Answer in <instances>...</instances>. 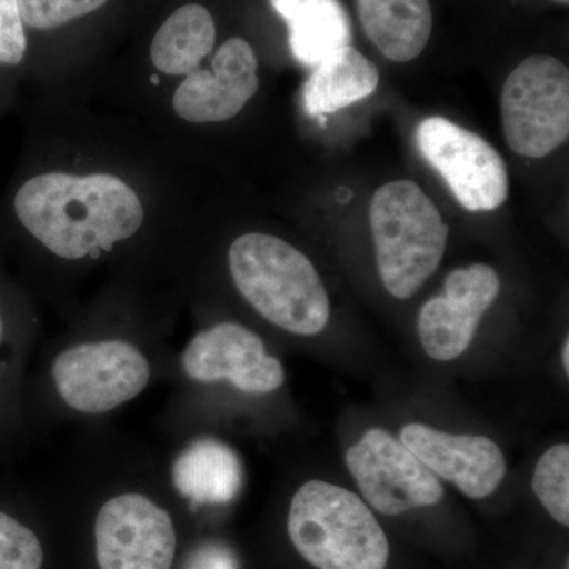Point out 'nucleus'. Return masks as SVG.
I'll use <instances>...</instances> for the list:
<instances>
[{
	"mask_svg": "<svg viewBox=\"0 0 569 569\" xmlns=\"http://www.w3.org/2000/svg\"><path fill=\"white\" fill-rule=\"evenodd\" d=\"M14 212L44 249L70 261L110 252L144 222L132 187L103 173L33 176L18 190Z\"/></svg>",
	"mask_w": 569,
	"mask_h": 569,
	"instance_id": "nucleus-1",
	"label": "nucleus"
},
{
	"mask_svg": "<svg viewBox=\"0 0 569 569\" xmlns=\"http://www.w3.org/2000/svg\"><path fill=\"white\" fill-rule=\"evenodd\" d=\"M239 293L269 323L290 335L325 331L331 305L316 266L301 250L277 236H239L228 252Z\"/></svg>",
	"mask_w": 569,
	"mask_h": 569,
	"instance_id": "nucleus-2",
	"label": "nucleus"
},
{
	"mask_svg": "<svg viewBox=\"0 0 569 569\" xmlns=\"http://www.w3.org/2000/svg\"><path fill=\"white\" fill-rule=\"evenodd\" d=\"M296 552L317 569H387L389 541L369 505L321 479L296 490L287 519Z\"/></svg>",
	"mask_w": 569,
	"mask_h": 569,
	"instance_id": "nucleus-3",
	"label": "nucleus"
},
{
	"mask_svg": "<svg viewBox=\"0 0 569 569\" xmlns=\"http://www.w3.org/2000/svg\"><path fill=\"white\" fill-rule=\"evenodd\" d=\"M369 217L381 283L392 298L406 301L440 266L448 224L413 181L381 186L370 201Z\"/></svg>",
	"mask_w": 569,
	"mask_h": 569,
	"instance_id": "nucleus-4",
	"label": "nucleus"
},
{
	"mask_svg": "<svg viewBox=\"0 0 569 569\" xmlns=\"http://www.w3.org/2000/svg\"><path fill=\"white\" fill-rule=\"evenodd\" d=\"M501 123L509 148L542 159L569 137V71L552 56H530L507 78Z\"/></svg>",
	"mask_w": 569,
	"mask_h": 569,
	"instance_id": "nucleus-5",
	"label": "nucleus"
},
{
	"mask_svg": "<svg viewBox=\"0 0 569 569\" xmlns=\"http://www.w3.org/2000/svg\"><path fill=\"white\" fill-rule=\"evenodd\" d=\"M52 383L67 407L103 415L130 402L151 381V362L140 348L121 339L78 343L58 355Z\"/></svg>",
	"mask_w": 569,
	"mask_h": 569,
	"instance_id": "nucleus-6",
	"label": "nucleus"
},
{
	"mask_svg": "<svg viewBox=\"0 0 569 569\" xmlns=\"http://www.w3.org/2000/svg\"><path fill=\"white\" fill-rule=\"evenodd\" d=\"M415 137L421 156L467 211H496L508 200L507 164L485 138L441 116L425 119Z\"/></svg>",
	"mask_w": 569,
	"mask_h": 569,
	"instance_id": "nucleus-7",
	"label": "nucleus"
},
{
	"mask_svg": "<svg viewBox=\"0 0 569 569\" xmlns=\"http://www.w3.org/2000/svg\"><path fill=\"white\" fill-rule=\"evenodd\" d=\"M346 463L366 503L388 518L432 507L445 496L440 479L380 427L347 449Z\"/></svg>",
	"mask_w": 569,
	"mask_h": 569,
	"instance_id": "nucleus-8",
	"label": "nucleus"
},
{
	"mask_svg": "<svg viewBox=\"0 0 569 569\" xmlns=\"http://www.w3.org/2000/svg\"><path fill=\"white\" fill-rule=\"evenodd\" d=\"M93 539L100 569H171L178 552L170 512L137 492L104 501L93 523Z\"/></svg>",
	"mask_w": 569,
	"mask_h": 569,
	"instance_id": "nucleus-9",
	"label": "nucleus"
},
{
	"mask_svg": "<svg viewBox=\"0 0 569 569\" xmlns=\"http://www.w3.org/2000/svg\"><path fill=\"white\" fill-rule=\"evenodd\" d=\"M183 373L198 383L233 385L246 395H271L283 387L282 362L246 326L224 321L198 332L181 356Z\"/></svg>",
	"mask_w": 569,
	"mask_h": 569,
	"instance_id": "nucleus-10",
	"label": "nucleus"
},
{
	"mask_svg": "<svg viewBox=\"0 0 569 569\" xmlns=\"http://www.w3.org/2000/svg\"><path fill=\"white\" fill-rule=\"evenodd\" d=\"M500 288V277L488 264L475 263L449 272L445 295L429 299L419 312L418 336L426 355L448 362L466 353Z\"/></svg>",
	"mask_w": 569,
	"mask_h": 569,
	"instance_id": "nucleus-11",
	"label": "nucleus"
},
{
	"mask_svg": "<svg viewBox=\"0 0 569 569\" xmlns=\"http://www.w3.org/2000/svg\"><path fill=\"white\" fill-rule=\"evenodd\" d=\"M400 441L437 478L451 482L473 500L492 496L507 475L503 451L489 437L449 433L410 422L400 429Z\"/></svg>",
	"mask_w": 569,
	"mask_h": 569,
	"instance_id": "nucleus-12",
	"label": "nucleus"
},
{
	"mask_svg": "<svg viewBox=\"0 0 569 569\" xmlns=\"http://www.w3.org/2000/svg\"><path fill=\"white\" fill-rule=\"evenodd\" d=\"M258 88V59L252 44L233 37L213 56L212 70L187 74L174 93L173 108L187 122H224L244 110Z\"/></svg>",
	"mask_w": 569,
	"mask_h": 569,
	"instance_id": "nucleus-13",
	"label": "nucleus"
},
{
	"mask_svg": "<svg viewBox=\"0 0 569 569\" xmlns=\"http://www.w3.org/2000/svg\"><path fill=\"white\" fill-rule=\"evenodd\" d=\"M176 490L197 507L233 501L244 485V467L230 445L200 438L179 452L171 470Z\"/></svg>",
	"mask_w": 569,
	"mask_h": 569,
	"instance_id": "nucleus-14",
	"label": "nucleus"
},
{
	"mask_svg": "<svg viewBox=\"0 0 569 569\" xmlns=\"http://www.w3.org/2000/svg\"><path fill=\"white\" fill-rule=\"evenodd\" d=\"M288 28L296 61L316 69L332 52L350 47L351 21L340 0H269Z\"/></svg>",
	"mask_w": 569,
	"mask_h": 569,
	"instance_id": "nucleus-15",
	"label": "nucleus"
},
{
	"mask_svg": "<svg viewBox=\"0 0 569 569\" xmlns=\"http://www.w3.org/2000/svg\"><path fill=\"white\" fill-rule=\"evenodd\" d=\"M359 20L377 50L392 62L417 59L432 33L429 0H356Z\"/></svg>",
	"mask_w": 569,
	"mask_h": 569,
	"instance_id": "nucleus-16",
	"label": "nucleus"
},
{
	"mask_svg": "<svg viewBox=\"0 0 569 569\" xmlns=\"http://www.w3.org/2000/svg\"><path fill=\"white\" fill-rule=\"evenodd\" d=\"M378 81L376 63L353 47L340 48L307 78L302 89L307 114L316 118L365 100L377 91Z\"/></svg>",
	"mask_w": 569,
	"mask_h": 569,
	"instance_id": "nucleus-17",
	"label": "nucleus"
},
{
	"mask_svg": "<svg viewBox=\"0 0 569 569\" xmlns=\"http://www.w3.org/2000/svg\"><path fill=\"white\" fill-rule=\"evenodd\" d=\"M216 39L211 11L200 3H187L173 11L153 36L151 61L164 74L187 77L211 54Z\"/></svg>",
	"mask_w": 569,
	"mask_h": 569,
	"instance_id": "nucleus-18",
	"label": "nucleus"
},
{
	"mask_svg": "<svg viewBox=\"0 0 569 569\" xmlns=\"http://www.w3.org/2000/svg\"><path fill=\"white\" fill-rule=\"evenodd\" d=\"M531 488L539 503L560 526H569V445L557 443L535 466Z\"/></svg>",
	"mask_w": 569,
	"mask_h": 569,
	"instance_id": "nucleus-19",
	"label": "nucleus"
},
{
	"mask_svg": "<svg viewBox=\"0 0 569 569\" xmlns=\"http://www.w3.org/2000/svg\"><path fill=\"white\" fill-rule=\"evenodd\" d=\"M43 559L39 537L13 516L0 511V569H41Z\"/></svg>",
	"mask_w": 569,
	"mask_h": 569,
	"instance_id": "nucleus-20",
	"label": "nucleus"
},
{
	"mask_svg": "<svg viewBox=\"0 0 569 569\" xmlns=\"http://www.w3.org/2000/svg\"><path fill=\"white\" fill-rule=\"evenodd\" d=\"M108 0H18L24 26L52 31L102 9Z\"/></svg>",
	"mask_w": 569,
	"mask_h": 569,
	"instance_id": "nucleus-21",
	"label": "nucleus"
},
{
	"mask_svg": "<svg viewBox=\"0 0 569 569\" xmlns=\"http://www.w3.org/2000/svg\"><path fill=\"white\" fill-rule=\"evenodd\" d=\"M26 50L28 37L18 0H0V66H18Z\"/></svg>",
	"mask_w": 569,
	"mask_h": 569,
	"instance_id": "nucleus-22",
	"label": "nucleus"
},
{
	"mask_svg": "<svg viewBox=\"0 0 569 569\" xmlns=\"http://www.w3.org/2000/svg\"><path fill=\"white\" fill-rule=\"evenodd\" d=\"M182 569H239V563L227 545L208 541L192 550Z\"/></svg>",
	"mask_w": 569,
	"mask_h": 569,
	"instance_id": "nucleus-23",
	"label": "nucleus"
},
{
	"mask_svg": "<svg viewBox=\"0 0 569 569\" xmlns=\"http://www.w3.org/2000/svg\"><path fill=\"white\" fill-rule=\"evenodd\" d=\"M561 366H563L565 373L569 376V339L565 337L563 346H561Z\"/></svg>",
	"mask_w": 569,
	"mask_h": 569,
	"instance_id": "nucleus-24",
	"label": "nucleus"
},
{
	"mask_svg": "<svg viewBox=\"0 0 569 569\" xmlns=\"http://www.w3.org/2000/svg\"><path fill=\"white\" fill-rule=\"evenodd\" d=\"M552 2L560 3V6H568L569 0H552Z\"/></svg>",
	"mask_w": 569,
	"mask_h": 569,
	"instance_id": "nucleus-25",
	"label": "nucleus"
},
{
	"mask_svg": "<svg viewBox=\"0 0 569 569\" xmlns=\"http://www.w3.org/2000/svg\"><path fill=\"white\" fill-rule=\"evenodd\" d=\"M0 337H2V318H0Z\"/></svg>",
	"mask_w": 569,
	"mask_h": 569,
	"instance_id": "nucleus-26",
	"label": "nucleus"
}]
</instances>
